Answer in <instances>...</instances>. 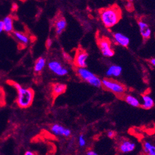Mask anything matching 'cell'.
<instances>
[{
    "label": "cell",
    "instance_id": "9a60e30c",
    "mask_svg": "<svg viewBox=\"0 0 155 155\" xmlns=\"http://www.w3.org/2000/svg\"><path fill=\"white\" fill-rule=\"evenodd\" d=\"M3 21L4 24V31L8 34H11L14 31V25H13V19L11 15L6 16Z\"/></svg>",
    "mask_w": 155,
    "mask_h": 155
},
{
    "label": "cell",
    "instance_id": "7a4b0ae2",
    "mask_svg": "<svg viewBox=\"0 0 155 155\" xmlns=\"http://www.w3.org/2000/svg\"><path fill=\"white\" fill-rule=\"evenodd\" d=\"M101 22L107 28L115 26L122 18V11L117 6H112L104 8L99 11Z\"/></svg>",
    "mask_w": 155,
    "mask_h": 155
},
{
    "label": "cell",
    "instance_id": "d6986e66",
    "mask_svg": "<svg viewBox=\"0 0 155 155\" xmlns=\"http://www.w3.org/2000/svg\"><path fill=\"white\" fill-rule=\"evenodd\" d=\"M124 100L126 101L127 104L133 107H138L141 105L140 102L139 101V100L136 97L131 95H127L124 96Z\"/></svg>",
    "mask_w": 155,
    "mask_h": 155
},
{
    "label": "cell",
    "instance_id": "cb8c5ba5",
    "mask_svg": "<svg viewBox=\"0 0 155 155\" xmlns=\"http://www.w3.org/2000/svg\"><path fill=\"white\" fill-rule=\"evenodd\" d=\"M52 44V40L50 39V38H49L46 41V43H45L46 48H47V49H49V48H50V46H51Z\"/></svg>",
    "mask_w": 155,
    "mask_h": 155
},
{
    "label": "cell",
    "instance_id": "9c48e42d",
    "mask_svg": "<svg viewBox=\"0 0 155 155\" xmlns=\"http://www.w3.org/2000/svg\"><path fill=\"white\" fill-rule=\"evenodd\" d=\"M119 150L122 153H129L135 150L136 145L132 141L127 139H123L119 144Z\"/></svg>",
    "mask_w": 155,
    "mask_h": 155
},
{
    "label": "cell",
    "instance_id": "484cf974",
    "mask_svg": "<svg viewBox=\"0 0 155 155\" xmlns=\"http://www.w3.org/2000/svg\"><path fill=\"white\" fill-rule=\"evenodd\" d=\"M87 154H88V155H97L98 153H96V152L94 151L90 150V151H88V152L87 153Z\"/></svg>",
    "mask_w": 155,
    "mask_h": 155
},
{
    "label": "cell",
    "instance_id": "8992f818",
    "mask_svg": "<svg viewBox=\"0 0 155 155\" xmlns=\"http://www.w3.org/2000/svg\"><path fill=\"white\" fill-rule=\"evenodd\" d=\"M88 58V53L82 48H78L74 56V64L77 68H86Z\"/></svg>",
    "mask_w": 155,
    "mask_h": 155
},
{
    "label": "cell",
    "instance_id": "4fadbf2b",
    "mask_svg": "<svg viewBox=\"0 0 155 155\" xmlns=\"http://www.w3.org/2000/svg\"><path fill=\"white\" fill-rule=\"evenodd\" d=\"M51 131L55 135H61L64 137H69L71 134V132L70 129L65 128L59 124H53L50 127Z\"/></svg>",
    "mask_w": 155,
    "mask_h": 155
},
{
    "label": "cell",
    "instance_id": "f1b7e54d",
    "mask_svg": "<svg viewBox=\"0 0 155 155\" xmlns=\"http://www.w3.org/2000/svg\"><path fill=\"white\" fill-rule=\"evenodd\" d=\"M127 1H128L129 2H132L133 1V0H127Z\"/></svg>",
    "mask_w": 155,
    "mask_h": 155
},
{
    "label": "cell",
    "instance_id": "e0dca14e",
    "mask_svg": "<svg viewBox=\"0 0 155 155\" xmlns=\"http://www.w3.org/2000/svg\"><path fill=\"white\" fill-rule=\"evenodd\" d=\"M142 106L145 110H150L154 106V103L152 98L149 95H142Z\"/></svg>",
    "mask_w": 155,
    "mask_h": 155
},
{
    "label": "cell",
    "instance_id": "603a6c76",
    "mask_svg": "<svg viewBox=\"0 0 155 155\" xmlns=\"http://www.w3.org/2000/svg\"><path fill=\"white\" fill-rule=\"evenodd\" d=\"M107 137H108V138H114L115 136V132L114 131H113V130H109V131L107 132Z\"/></svg>",
    "mask_w": 155,
    "mask_h": 155
},
{
    "label": "cell",
    "instance_id": "4316f807",
    "mask_svg": "<svg viewBox=\"0 0 155 155\" xmlns=\"http://www.w3.org/2000/svg\"><path fill=\"white\" fill-rule=\"evenodd\" d=\"M150 63L155 67V58H152L150 60Z\"/></svg>",
    "mask_w": 155,
    "mask_h": 155
},
{
    "label": "cell",
    "instance_id": "2e32d148",
    "mask_svg": "<svg viewBox=\"0 0 155 155\" xmlns=\"http://www.w3.org/2000/svg\"><path fill=\"white\" fill-rule=\"evenodd\" d=\"M122 72V69L120 66L112 65L108 68L106 71V75L108 77H119Z\"/></svg>",
    "mask_w": 155,
    "mask_h": 155
},
{
    "label": "cell",
    "instance_id": "277c9868",
    "mask_svg": "<svg viewBox=\"0 0 155 155\" xmlns=\"http://www.w3.org/2000/svg\"><path fill=\"white\" fill-rule=\"evenodd\" d=\"M102 86L105 89L114 93V94L121 96L126 91V88L122 84L111 79H103L102 81Z\"/></svg>",
    "mask_w": 155,
    "mask_h": 155
},
{
    "label": "cell",
    "instance_id": "8fae6325",
    "mask_svg": "<svg viewBox=\"0 0 155 155\" xmlns=\"http://www.w3.org/2000/svg\"><path fill=\"white\" fill-rule=\"evenodd\" d=\"M67 25L66 19L62 16H59L55 19L54 27L57 35H60L65 30Z\"/></svg>",
    "mask_w": 155,
    "mask_h": 155
},
{
    "label": "cell",
    "instance_id": "3957f363",
    "mask_svg": "<svg viewBox=\"0 0 155 155\" xmlns=\"http://www.w3.org/2000/svg\"><path fill=\"white\" fill-rule=\"evenodd\" d=\"M77 74L82 80L89 84L98 88H100L102 86V81L86 68H78Z\"/></svg>",
    "mask_w": 155,
    "mask_h": 155
},
{
    "label": "cell",
    "instance_id": "30bf717a",
    "mask_svg": "<svg viewBox=\"0 0 155 155\" xmlns=\"http://www.w3.org/2000/svg\"><path fill=\"white\" fill-rule=\"evenodd\" d=\"M14 38L17 40L19 43L18 47L21 50L26 47V45L29 43V37L24 32H18V31H13L11 33Z\"/></svg>",
    "mask_w": 155,
    "mask_h": 155
},
{
    "label": "cell",
    "instance_id": "44dd1931",
    "mask_svg": "<svg viewBox=\"0 0 155 155\" xmlns=\"http://www.w3.org/2000/svg\"><path fill=\"white\" fill-rule=\"evenodd\" d=\"M6 105V92L4 88L0 86V107H5Z\"/></svg>",
    "mask_w": 155,
    "mask_h": 155
},
{
    "label": "cell",
    "instance_id": "ac0fdd59",
    "mask_svg": "<svg viewBox=\"0 0 155 155\" xmlns=\"http://www.w3.org/2000/svg\"><path fill=\"white\" fill-rule=\"evenodd\" d=\"M46 63V60L42 57L39 58L35 62L34 71L36 74H40L43 69Z\"/></svg>",
    "mask_w": 155,
    "mask_h": 155
},
{
    "label": "cell",
    "instance_id": "5b68a950",
    "mask_svg": "<svg viewBox=\"0 0 155 155\" xmlns=\"http://www.w3.org/2000/svg\"><path fill=\"white\" fill-rule=\"evenodd\" d=\"M99 48L103 56L108 58L112 57L115 53L111 46V43L106 37H99L98 40Z\"/></svg>",
    "mask_w": 155,
    "mask_h": 155
},
{
    "label": "cell",
    "instance_id": "7c38bea8",
    "mask_svg": "<svg viewBox=\"0 0 155 155\" xmlns=\"http://www.w3.org/2000/svg\"><path fill=\"white\" fill-rule=\"evenodd\" d=\"M138 25L139 27L140 32L144 40H148L151 35V30L148 25L143 21H139L138 22Z\"/></svg>",
    "mask_w": 155,
    "mask_h": 155
},
{
    "label": "cell",
    "instance_id": "7402d4cb",
    "mask_svg": "<svg viewBox=\"0 0 155 155\" xmlns=\"http://www.w3.org/2000/svg\"><path fill=\"white\" fill-rule=\"evenodd\" d=\"M78 143L79 145L81 147H83L86 145V139L84 138V137L83 135H80L79 137V140H78Z\"/></svg>",
    "mask_w": 155,
    "mask_h": 155
},
{
    "label": "cell",
    "instance_id": "83f0119b",
    "mask_svg": "<svg viewBox=\"0 0 155 155\" xmlns=\"http://www.w3.org/2000/svg\"><path fill=\"white\" fill-rule=\"evenodd\" d=\"M36 153H33V152H31L30 151H27L25 153V154L26 155H34Z\"/></svg>",
    "mask_w": 155,
    "mask_h": 155
},
{
    "label": "cell",
    "instance_id": "6da1fadb",
    "mask_svg": "<svg viewBox=\"0 0 155 155\" xmlns=\"http://www.w3.org/2000/svg\"><path fill=\"white\" fill-rule=\"evenodd\" d=\"M6 83L14 87L17 91L18 97L15 103L21 109H26L33 104L35 97V91L32 88H24L19 84L12 80H7Z\"/></svg>",
    "mask_w": 155,
    "mask_h": 155
},
{
    "label": "cell",
    "instance_id": "52a82bcc",
    "mask_svg": "<svg viewBox=\"0 0 155 155\" xmlns=\"http://www.w3.org/2000/svg\"><path fill=\"white\" fill-rule=\"evenodd\" d=\"M67 85L64 84L55 83L51 84L50 90H51V97L52 98V101L54 103L55 100L60 95L64 94L67 90Z\"/></svg>",
    "mask_w": 155,
    "mask_h": 155
},
{
    "label": "cell",
    "instance_id": "ffe728a7",
    "mask_svg": "<svg viewBox=\"0 0 155 155\" xmlns=\"http://www.w3.org/2000/svg\"><path fill=\"white\" fill-rule=\"evenodd\" d=\"M143 148L145 153L149 155H155V146L152 145L150 142H144Z\"/></svg>",
    "mask_w": 155,
    "mask_h": 155
},
{
    "label": "cell",
    "instance_id": "ba28073f",
    "mask_svg": "<svg viewBox=\"0 0 155 155\" xmlns=\"http://www.w3.org/2000/svg\"><path fill=\"white\" fill-rule=\"evenodd\" d=\"M49 68L51 71L59 76H64L68 74V71L57 61H50L48 64Z\"/></svg>",
    "mask_w": 155,
    "mask_h": 155
},
{
    "label": "cell",
    "instance_id": "d4e9b609",
    "mask_svg": "<svg viewBox=\"0 0 155 155\" xmlns=\"http://www.w3.org/2000/svg\"><path fill=\"white\" fill-rule=\"evenodd\" d=\"M4 30V24L3 21H0V33Z\"/></svg>",
    "mask_w": 155,
    "mask_h": 155
},
{
    "label": "cell",
    "instance_id": "5bb4252c",
    "mask_svg": "<svg viewBox=\"0 0 155 155\" xmlns=\"http://www.w3.org/2000/svg\"><path fill=\"white\" fill-rule=\"evenodd\" d=\"M114 39L115 41L123 47H127L130 43L129 38L122 33L117 32L114 34Z\"/></svg>",
    "mask_w": 155,
    "mask_h": 155
}]
</instances>
